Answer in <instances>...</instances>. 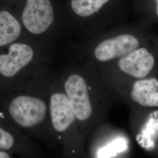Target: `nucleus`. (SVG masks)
Masks as SVG:
<instances>
[{"instance_id": "f257e3e1", "label": "nucleus", "mask_w": 158, "mask_h": 158, "mask_svg": "<svg viewBox=\"0 0 158 158\" xmlns=\"http://www.w3.org/2000/svg\"><path fill=\"white\" fill-rule=\"evenodd\" d=\"M46 104L41 100L29 96H17L8 107L10 115L17 124L32 127L40 124L45 118Z\"/></svg>"}, {"instance_id": "f03ea898", "label": "nucleus", "mask_w": 158, "mask_h": 158, "mask_svg": "<svg viewBox=\"0 0 158 158\" xmlns=\"http://www.w3.org/2000/svg\"><path fill=\"white\" fill-rule=\"evenodd\" d=\"M23 21L31 33L44 32L53 21V12L49 0H27Z\"/></svg>"}, {"instance_id": "7ed1b4c3", "label": "nucleus", "mask_w": 158, "mask_h": 158, "mask_svg": "<svg viewBox=\"0 0 158 158\" xmlns=\"http://www.w3.org/2000/svg\"><path fill=\"white\" fill-rule=\"evenodd\" d=\"M64 88L75 117L80 121L89 118L92 107L85 79L77 74L72 75L66 81Z\"/></svg>"}, {"instance_id": "20e7f679", "label": "nucleus", "mask_w": 158, "mask_h": 158, "mask_svg": "<svg viewBox=\"0 0 158 158\" xmlns=\"http://www.w3.org/2000/svg\"><path fill=\"white\" fill-rule=\"evenodd\" d=\"M34 52L29 46L12 44L6 54H0V76L6 79L14 77L32 60Z\"/></svg>"}, {"instance_id": "39448f33", "label": "nucleus", "mask_w": 158, "mask_h": 158, "mask_svg": "<svg viewBox=\"0 0 158 158\" xmlns=\"http://www.w3.org/2000/svg\"><path fill=\"white\" fill-rule=\"evenodd\" d=\"M139 45V40L136 37L123 34L103 41L96 47L94 55L102 62L122 58L138 49Z\"/></svg>"}, {"instance_id": "423d86ee", "label": "nucleus", "mask_w": 158, "mask_h": 158, "mask_svg": "<svg viewBox=\"0 0 158 158\" xmlns=\"http://www.w3.org/2000/svg\"><path fill=\"white\" fill-rule=\"evenodd\" d=\"M154 64V57L145 48L136 49L118 62L119 68L124 73L137 79L145 77Z\"/></svg>"}, {"instance_id": "0eeeda50", "label": "nucleus", "mask_w": 158, "mask_h": 158, "mask_svg": "<svg viewBox=\"0 0 158 158\" xmlns=\"http://www.w3.org/2000/svg\"><path fill=\"white\" fill-rule=\"evenodd\" d=\"M50 110L52 124L58 132L66 131L74 121L72 108L68 96L64 94L55 93L51 96Z\"/></svg>"}, {"instance_id": "6e6552de", "label": "nucleus", "mask_w": 158, "mask_h": 158, "mask_svg": "<svg viewBox=\"0 0 158 158\" xmlns=\"http://www.w3.org/2000/svg\"><path fill=\"white\" fill-rule=\"evenodd\" d=\"M131 97L142 106L158 107V80L151 78L136 81Z\"/></svg>"}, {"instance_id": "1a4fd4ad", "label": "nucleus", "mask_w": 158, "mask_h": 158, "mask_svg": "<svg viewBox=\"0 0 158 158\" xmlns=\"http://www.w3.org/2000/svg\"><path fill=\"white\" fill-rule=\"evenodd\" d=\"M21 32V27L16 18L9 12L0 11V47L14 42Z\"/></svg>"}, {"instance_id": "9d476101", "label": "nucleus", "mask_w": 158, "mask_h": 158, "mask_svg": "<svg viewBox=\"0 0 158 158\" xmlns=\"http://www.w3.org/2000/svg\"><path fill=\"white\" fill-rule=\"evenodd\" d=\"M109 0H72L73 11L81 17L90 16L98 11Z\"/></svg>"}, {"instance_id": "9b49d317", "label": "nucleus", "mask_w": 158, "mask_h": 158, "mask_svg": "<svg viewBox=\"0 0 158 158\" xmlns=\"http://www.w3.org/2000/svg\"><path fill=\"white\" fill-rule=\"evenodd\" d=\"M14 136L0 126V150L6 151L11 149L14 145Z\"/></svg>"}, {"instance_id": "f8f14e48", "label": "nucleus", "mask_w": 158, "mask_h": 158, "mask_svg": "<svg viewBox=\"0 0 158 158\" xmlns=\"http://www.w3.org/2000/svg\"><path fill=\"white\" fill-rule=\"evenodd\" d=\"M10 158V155L6 152V151L0 150V158Z\"/></svg>"}, {"instance_id": "ddd939ff", "label": "nucleus", "mask_w": 158, "mask_h": 158, "mask_svg": "<svg viewBox=\"0 0 158 158\" xmlns=\"http://www.w3.org/2000/svg\"><path fill=\"white\" fill-rule=\"evenodd\" d=\"M156 2V14L158 16V0H155Z\"/></svg>"}]
</instances>
